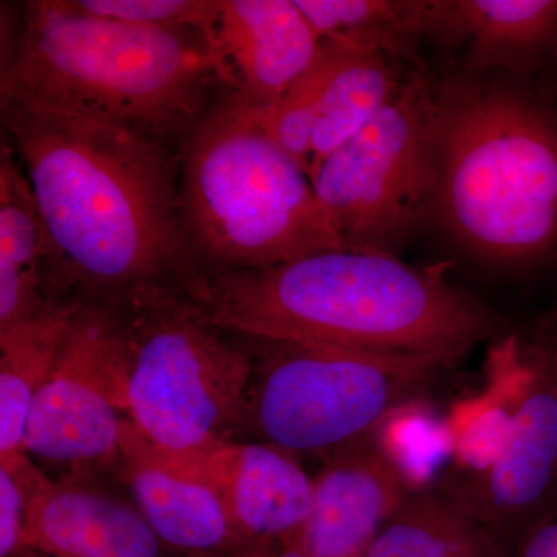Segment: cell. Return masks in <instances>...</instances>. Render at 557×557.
Here are the masks:
<instances>
[{
  "label": "cell",
  "mask_w": 557,
  "mask_h": 557,
  "mask_svg": "<svg viewBox=\"0 0 557 557\" xmlns=\"http://www.w3.org/2000/svg\"><path fill=\"white\" fill-rule=\"evenodd\" d=\"M0 106L46 231L47 289L75 284L84 304L115 306L145 285L185 282L180 153L89 113Z\"/></svg>",
  "instance_id": "cell-1"
},
{
  "label": "cell",
  "mask_w": 557,
  "mask_h": 557,
  "mask_svg": "<svg viewBox=\"0 0 557 557\" xmlns=\"http://www.w3.org/2000/svg\"><path fill=\"white\" fill-rule=\"evenodd\" d=\"M182 288L226 332L450 366L497 332L485 304L446 278V263L333 248L265 269L190 273Z\"/></svg>",
  "instance_id": "cell-2"
},
{
  "label": "cell",
  "mask_w": 557,
  "mask_h": 557,
  "mask_svg": "<svg viewBox=\"0 0 557 557\" xmlns=\"http://www.w3.org/2000/svg\"><path fill=\"white\" fill-rule=\"evenodd\" d=\"M230 91L203 36L102 20L62 0L25 3L0 78V98L89 113L177 153Z\"/></svg>",
  "instance_id": "cell-3"
},
{
  "label": "cell",
  "mask_w": 557,
  "mask_h": 557,
  "mask_svg": "<svg viewBox=\"0 0 557 557\" xmlns=\"http://www.w3.org/2000/svg\"><path fill=\"white\" fill-rule=\"evenodd\" d=\"M432 215L458 247L500 267L557 251V112L522 87L440 81Z\"/></svg>",
  "instance_id": "cell-4"
},
{
  "label": "cell",
  "mask_w": 557,
  "mask_h": 557,
  "mask_svg": "<svg viewBox=\"0 0 557 557\" xmlns=\"http://www.w3.org/2000/svg\"><path fill=\"white\" fill-rule=\"evenodd\" d=\"M180 199L190 273L265 269L344 248L309 174L231 91L183 146Z\"/></svg>",
  "instance_id": "cell-5"
},
{
  "label": "cell",
  "mask_w": 557,
  "mask_h": 557,
  "mask_svg": "<svg viewBox=\"0 0 557 557\" xmlns=\"http://www.w3.org/2000/svg\"><path fill=\"white\" fill-rule=\"evenodd\" d=\"M127 418L153 445L186 454L230 442L247 417L251 357L180 285L152 284L115 304Z\"/></svg>",
  "instance_id": "cell-6"
},
{
  "label": "cell",
  "mask_w": 557,
  "mask_h": 557,
  "mask_svg": "<svg viewBox=\"0 0 557 557\" xmlns=\"http://www.w3.org/2000/svg\"><path fill=\"white\" fill-rule=\"evenodd\" d=\"M490 387L450 421L454 461L437 490L515 555L557 502V394L548 350L518 336L490 351Z\"/></svg>",
  "instance_id": "cell-7"
},
{
  "label": "cell",
  "mask_w": 557,
  "mask_h": 557,
  "mask_svg": "<svg viewBox=\"0 0 557 557\" xmlns=\"http://www.w3.org/2000/svg\"><path fill=\"white\" fill-rule=\"evenodd\" d=\"M259 341L247 417L269 445L293 454H335L379 434L410 395L446 368L432 359Z\"/></svg>",
  "instance_id": "cell-8"
},
{
  "label": "cell",
  "mask_w": 557,
  "mask_h": 557,
  "mask_svg": "<svg viewBox=\"0 0 557 557\" xmlns=\"http://www.w3.org/2000/svg\"><path fill=\"white\" fill-rule=\"evenodd\" d=\"M438 123L440 81L410 70L383 112L310 172L344 248L395 255L432 215Z\"/></svg>",
  "instance_id": "cell-9"
},
{
  "label": "cell",
  "mask_w": 557,
  "mask_h": 557,
  "mask_svg": "<svg viewBox=\"0 0 557 557\" xmlns=\"http://www.w3.org/2000/svg\"><path fill=\"white\" fill-rule=\"evenodd\" d=\"M127 418L126 362L115 306L84 304L40 387L24 453L51 461L119 456Z\"/></svg>",
  "instance_id": "cell-10"
},
{
  "label": "cell",
  "mask_w": 557,
  "mask_h": 557,
  "mask_svg": "<svg viewBox=\"0 0 557 557\" xmlns=\"http://www.w3.org/2000/svg\"><path fill=\"white\" fill-rule=\"evenodd\" d=\"M413 491L408 468L373 435L333 454L313 479L309 519L288 542L309 557H364Z\"/></svg>",
  "instance_id": "cell-11"
},
{
  "label": "cell",
  "mask_w": 557,
  "mask_h": 557,
  "mask_svg": "<svg viewBox=\"0 0 557 557\" xmlns=\"http://www.w3.org/2000/svg\"><path fill=\"white\" fill-rule=\"evenodd\" d=\"M27 494L28 552L46 557H161L138 508L91 487L51 482L24 453L3 458Z\"/></svg>",
  "instance_id": "cell-12"
},
{
  "label": "cell",
  "mask_w": 557,
  "mask_h": 557,
  "mask_svg": "<svg viewBox=\"0 0 557 557\" xmlns=\"http://www.w3.org/2000/svg\"><path fill=\"white\" fill-rule=\"evenodd\" d=\"M170 453V450H166ZM207 480L225 502L239 542H288L313 504V479L276 446L226 442L197 453H170Z\"/></svg>",
  "instance_id": "cell-13"
},
{
  "label": "cell",
  "mask_w": 557,
  "mask_h": 557,
  "mask_svg": "<svg viewBox=\"0 0 557 557\" xmlns=\"http://www.w3.org/2000/svg\"><path fill=\"white\" fill-rule=\"evenodd\" d=\"M321 46L295 0H220V58L233 79L231 94L248 108L277 104Z\"/></svg>",
  "instance_id": "cell-14"
},
{
  "label": "cell",
  "mask_w": 557,
  "mask_h": 557,
  "mask_svg": "<svg viewBox=\"0 0 557 557\" xmlns=\"http://www.w3.org/2000/svg\"><path fill=\"white\" fill-rule=\"evenodd\" d=\"M119 457L138 511L163 544L190 553L240 544L218 491L129 420L121 432Z\"/></svg>",
  "instance_id": "cell-15"
},
{
  "label": "cell",
  "mask_w": 557,
  "mask_h": 557,
  "mask_svg": "<svg viewBox=\"0 0 557 557\" xmlns=\"http://www.w3.org/2000/svg\"><path fill=\"white\" fill-rule=\"evenodd\" d=\"M429 36L458 47L468 75H530L552 57L557 0H432Z\"/></svg>",
  "instance_id": "cell-16"
},
{
  "label": "cell",
  "mask_w": 557,
  "mask_h": 557,
  "mask_svg": "<svg viewBox=\"0 0 557 557\" xmlns=\"http://www.w3.org/2000/svg\"><path fill=\"white\" fill-rule=\"evenodd\" d=\"M49 245L32 186L13 146L0 148V327L65 304L47 289Z\"/></svg>",
  "instance_id": "cell-17"
},
{
  "label": "cell",
  "mask_w": 557,
  "mask_h": 557,
  "mask_svg": "<svg viewBox=\"0 0 557 557\" xmlns=\"http://www.w3.org/2000/svg\"><path fill=\"white\" fill-rule=\"evenodd\" d=\"M81 304L0 327V460L24 453L36 395L57 364Z\"/></svg>",
  "instance_id": "cell-18"
},
{
  "label": "cell",
  "mask_w": 557,
  "mask_h": 557,
  "mask_svg": "<svg viewBox=\"0 0 557 557\" xmlns=\"http://www.w3.org/2000/svg\"><path fill=\"white\" fill-rule=\"evenodd\" d=\"M364 557H511L490 531L442 491H413Z\"/></svg>",
  "instance_id": "cell-19"
},
{
  "label": "cell",
  "mask_w": 557,
  "mask_h": 557,
  "mask_svg": "<svg viewBox=\"0 0 557 557\" xmlns=\"http://www.w3.org/2000/svg\"><path fill=\"white\" fill-rule=\"evenodd\" d=\"M322 40L350 50L417 61L432 0H295Z\"/></svg>",
  "instance_id": "cell-20"
},
{
  "label": "cell",
  "mask_w": 557,
  "mask_h": 557,
  "mask_svg": "<svg viewBox=\"0 0 557 557\" xmlns=\"http://www.w3.org/2000/svg\"><path fill=\"white\" fill-rule=\"evenodd\" d=\"M339 46V44H338ZM338 64L322 90L311 139L310 172L358 135L394 100L405 83L394 61L341 46Z\"/></svg>",
  "instance_id": "cell-21"
},
{
  "label": "cell",
  "mask_w": 557,
  "mask_h": 557,
  "mask_svg": "<svg viewBox=\"0 0 557 557\" xmlns=\"http://www.w3.org/2000/svg\"><path fill=\"white\" fill-rule=\"evenodd\" d=\"M341 50L338 44L322 40L317 60L284 98L273 108L256 109L267 134L307 174L310 170L311 139L319 100L333 69L338 64Z\"/></svg>",
  "instance_id": "cell-22"
},
{
  "label": "cell",
  "mask_w": 557,
  "mask_h": 557,
  "mask_svg": "<svg viewBox=\"0 0 557 557\" xmlns=\"http://www.w3.org/2000/svg\"><path fill=\"white\" fill-rule=\"evenodd\" d=\"M72 5L102 20L161 30L197 33L208 40L220 58V0H73Z\"/></svg>",
  "instance_id": "cell-23"
},
{
  "label": "cell",
  "mask_w": 557,
  "mask_h": 557,
  "mask_svg": "<svg viewBox=\"0 0 557 557\" xmlns=\"http://www.w3.org/2000/svg\"><path fill=\"white\" fill-rule=\"evenodd\" d=\"M27 494L16 472L0 467V557L28 552Z\"/></svg>",
  "instance_id": "cell-24"
},
{
  "label": "cell",
  "mask_w": 557,
  "mask_h": 557,
  "mask_svg": "<svg viewBox=\"0 0 557 557\" xmlns=\"http://www.w3.org/2000/svg\"><path fill=\"white\" fill-rule=\"evenodd\" d=\"M512 557H557V502L519 542Z\"/></svg>",
  "instance_id": "cell-25"
},
{
  "label": "cell",
  "mask_w": 557,
  "mask_h": 557,
  "mask_svg": "<svg viewBox=\"0 0 557 557\" xmlns=\"http://www.w3.org/2000/svg\"><path fill=\"white\" fill-rule=\"evenodd\" d=\"M273 557H309L295 544V542H285L284 548Z\"/></svg>",
  "instance_id": "cell-26"
},
{
  "label": "cell",
  "mask_w": 557,
  "mask_h": 557,
  "mask_svg": "<svg viewBox=\"0 0 557 557\" xmlns=\"http://www.w3.org/2000/svg\"><path fill=\"white\" fill-rule=\"evenodd\" d=\"M548 359H549V373H552L553 384H555L556 394H557V335L555 339V346H553L552 350H548Z\"/></svg>",
  "instance_id": "cell-27"
},
{
  "label": "cell",
  "mask_w": 557,
  "mask_h": 557,
  "mask_svg": "<svg viewBox=\"0 0 557 557\" xmlns=\"http://www.w3.org/2000/svg\"><path fill=\"white\" fill-rule=\"evenodd\" d=\"M549 60L553 61V65H555V70H556V73H557V39H556V42H555V47H553L552 57H549Z\"/></svg>",
  "instance_id": "cell-28"
},
{
  "label": "cell",
  "mask_w": 557,
  "mask_h": 557,
  "mask_svg": "<svg viewBox=\"0 0 557 557\" xmlns=\"http://www.w3.org/2000/svg\"><path fill=\"white\" fill-rule=\"evenodd\" d=\"M17 557H46V556H42V555H39V553H36V552H25V553H22L21 556H17Z\"/></svg>",
  "instance_id": "cell-29"
}]
</instances>
